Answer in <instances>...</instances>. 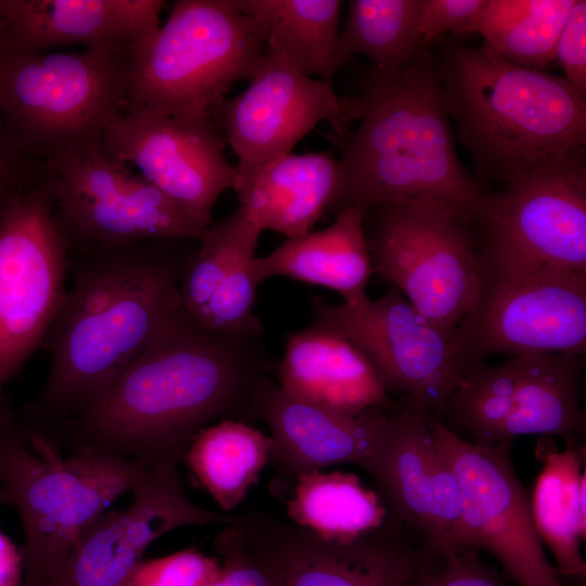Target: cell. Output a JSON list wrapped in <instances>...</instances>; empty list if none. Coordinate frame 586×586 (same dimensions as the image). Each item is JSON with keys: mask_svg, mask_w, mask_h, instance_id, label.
I'll return each mask as SVG.
<instances>
[{"mask_svg": "<svg viewBox=\"0 0 586 586\" xmlns=\"http://www.w3.org/2000/svg\"><path fill=\"white\" fill-rule=\"evenodd\" d=\"M313 322L351 342L366 358L386 393L405 394L441 419L464 374L450 336L421 315L394 286L358 305L310 298Z\"/></svg>", "mask_w": 586, "mask_h": 586, "instance_id": "cell-15", "label": "cell"}, {"mask_svg": "<svg viewBox=\"0 0 586 586\" xmlns=\"http://www.w3.org/2000/svg\"><path fill=\"white\" fill-rule=\"evenodd\" d=\"M354 103L357 128L332 138L340 150V180L328 213L434 198L472 222L485 191L457 156L428 48L395 74L370 66Z\"/></svg>", "mask_w": 586, "mask_h": 586, "instance_id": "cell-3", "label": "cell"}, {"mask_svg": "<svg viewBox=\"0 0 586 586\" xmlns=\"http://www.w3.org/2000/svg\"><path fill=\"white\" fill-rule=\"evenodd\" d=\"M420 565L410 586H508L500 573L487 565L476 548L437 556L423 547Z\"/></svg>", "mask_w": 586, "mask_h": 586, "instance_id": "cell-35", "label": "cell"}, {"mask_svg": "<svg viewBox=\"0 0 586 586\" xmlns=\"http://www.w3.org/2000/svg\"><path fill=\"white\" fill-rule=\"evenodd\" d=\"M262 232L239 209L206 229L181 282L182 305L192 317L204 309L232 267L255 254Z\"/></svg>", "mask_w": 586, "mask_h": 586, "instance_id": "cell-32", "label": "cell"}, {"mask_svg": "<svg viewBox=\"0 0 586 586\" xmlns=\"http://www.w3.org/2000/svg\"><path fill=\"white\" fill-rule=\"evenodd\" d=\"M163 0H8L4 55L124 42L131 49L160 28Z\"/></svg>", "mask_w": 586, "mask_h": 586, "instance_id": "cell-22", "label": "cell"}, {"mask_svg": "<svg viewBox=\"0 0 586 586\" xmlns=\"http://www.w3.org/2000/svg\"><path fill=\"white\" fill-rule=\"evenodd\" d=\"M471 225L488 253L586 276L585 148L485 191Z\"/></svg>", "mask_w": 586, "mask_h": 586, "instance_id": "cell-12", "label": "cell"}, {"mask_svg": "<svg viewBox=\"0 0 586 586\" xmlns=\"http://www.w3.org/2000/svg\"><path fill=\"white\" fill-rule=\"evenodd\" d=\"M286 513L293 524L322 539L347 543L379 526L387 510L355 474L311 471L298 477Z\"/></svg>", "mask_w": 586, "mask_h": 586, "instance_id": "cell-29", "label": "cell"}, {"mask_svg": "<svg viewBox=\"0 0 586 586\" xmlns=\"http://www.w3.org/2000/svg\"><path fill=\"white\" fill-rule=\"evenodd\" d=\"M584 370V355L557 353H526L497 366L477 364L449 397L441 420L480 445L538 434L583 446Z\"/></svg>", "mask_w": 586, "mask_h": 586, "instance_id": "cell-10", "label": "cell"}, {"mask_svg": "<svg viewBox=\"0 0 586 586\" xmlns=\"http://www.w3.org/2000/svg\"><path fill=\"white\" fill-rule=\"evenodd\" d=\"M391 410L374 407L347 413L314 406L290 397L268 377L254 394L250 421L264 422L270 431L273 486L292 492L298 477L311 471L339 463L362 469Z\"/></svg>", "mask_w": 586, "mask_h": 586, "instance_id": "cell-21", "label": "cell"}, {"mask_svg": "<svg viewBox=\"0 0 586 586\" xmlns=\"http://www.w3.org/2000/svg\"><path fill=\"white\" fill-rule=\"evenodd\" d=\"M4 28L5 24L3 18L0 20V65L4 54Z\"/></svg>", "mask_w": 586, "mask_h": 586, "instance_id": "cell-40", "label": "cell"}, {"mask_svg": "<svg viewBox=\"0 0 586 586\" xmlns=\"http://www.w3.org/2000/svg\"><path fill=\"white\" fill-rule=\"evenodd\" d=\"M556 60L565 80L586 98V1L575 0L556 46Z\"/></svg>", "mask_w": 586, "mask_h": 586, "instance_id": "cell-37", "label": "cell"}, {"mask_svg": "<svg viewBox=\"0 0 586 586\" xmlns=\"http://www.w3.org/2000/svg\"><path fill=\"white\" fill-rule=\"evenodd\" d=\"M257 20L265 49L281 55L303 75L331 82L339 66L340 0H231Z\"/></svg>", "mask_w": 586, "mask_h": 586, "instance_id": "cell-26", "label": "cell"}, {"mask_svg": "<svg viewBox=\"0 0 586 586\" xmlns=\"http://www.w3.org/2000/svg\"><path fill=\"white\" fill-rule=\"evenodd\" d=\"M131 493L128 507L103 511L84 530L44 586H119L145 549L166 533L189 525H226L238 518L191 501L174 460L152 468Z\"/></svg>", "mask_w": 586, "mask_h": 586, "instance_id": "cell-20", "label": "cell"}, {"mask_svg": "<svg viewBox=\"0 0 586 586\" xmlns=\"http://www.w3.org/2000/svg\"><path fill=\"white\" fill-rule=\"evenodd\" d=\"M263 334L205 329L183 307L110 387L67 424L88 445L152 469L184 460L221 420L251 424L254 394L275 366Z\"/></svg>", "mask_w": 586, "mask_h": 586, "instance_id": "cell-1", "label": "cell"}, {"mask_svg": "<svg viewBox=\"0 0 586 586\" xmlns=\"http://www.w3.org/2000/svg\"><path fill=\"white\" fill-rule=\"evenodd\" d=\"M8 0H0V20L4 17Z\"/></svg>", "mask_w": 586, "mask_h": 586, "instance_id": "cell-42", "label": "cell"}, {"mask_svg": "<svg viewBox=\"0 0 586 586\" xmlns=\"http://www.w3.org/2000/svg\"><path fill=\"white\" fill-rule=\"evenodd\" d=\"M575 0H487L479 34L507 62L545 71Z\"/></svg>", "mask_w": 586, "mask_h": 586, "instance_id": "cell-31", "label": "cell"}, {"mask_svg": "<svg viewBox=\"0 0 586 586\" xmlns=\"http://www.w3.org/2000/svg\"><path fill=\"white\" fill-rule=\"evenodd\" d=\"M426 410L410 399L393 408L362 469L374 480L390 515L416 530L428 552L450 556L463 549L462 500L456 475L426 421Z\"/></svg>", "mask_w": 586, "mask_h": 586, "instance_id": "cell-18", "label": "cell"}, {"mask_svg": "<svg viewBox=\"0 0 586 586\" xmlns=\"http://www.w3.org/2000/svg\"><path fill=\"white\" fill-rule=\"evenodd\" d=\"M273 370L278 386L300 402L347 413L394 408L360 352L339 333L314 322L288 335Z\"/></svg>", "mask_w": 586, "mask_h": 586, "instance_id": "cell-23", "label": "cell"}, {"mask_svg": "<svg viewBox=\"0 0 586 586\" xmlns=\"http://www.w3.org/2000/svg\"><path fill=\"white\" fill-rule=\"evenodd\" d=\"M30 157L11 137L0 116V218L12 201L37 178Z\"/></svg>", "mask_w": 586, "mask_h": 586, "instance_id": "cell-38", "label": "cell"}, {"mask_svg": "<svg viewBox=\"0 0 586 586\" xmlns=\"http://www.w3.org/2000/svg\"><path fill=\"white\" fill-rule=\"evenodd\" d=\"M199 242L158 238L69 249V284L41 347L49 370L31 411L68 423L97 400L182 306Z\"/></svg>", "mask_w": 586, "mask_h": 586, "instance_id": "cell-2", "label": "cell"}, {"mask_svg": "<svg viewBox=\"0 0 586 586\" xmlns=\"http://www.w3.org/2000/svg\"><path fill=\"white\" fill-rule=\"evenodd\" d=\"M339 180V163L330 152L290 153L238 175V209L262 231L294 238L328 212Z\"/></svg>", "mask_w": 586, "mask_h": 586, "instance_id": "cell-24", "label": "cell"}, {"mask_svg": "<svg viewBox=\"0 0 586 586\" xmlns=\"http://www.w3.org/2000/svg\"><path fill=\"white\" fill-rule=\"evenodd\" d=\"M486 4L487 0H422L418 20L421 47L428 48L446 33H477Z\"/></svg>", "mask_w": 586, "mask_h": 586, "instance_id": "cell-36", "label": "cell"}, {"mask_svg": "<svg viewBox=\"0 0 586 586\" xmlns=\"http://www.w3.org/2000/svg\"><path fill=\"white\" fill-rule=\"evenodd\" d=\"M131 46L4 55L0 116L17 145L46 158L103 138L126 109Z\"/></svg>", "mask_w": 586, "mask_h": 586, "instance_id": "cell-7", "label": "cell"}, {"mask_svg": "<svg viewBox=\"0 0 586 586\" xmlns=\"http://www.w3.org/2000/svg\"><path fill=\"white\" fill-rule=\"evenodd\" d=\"M219 571L208 586H272L269 572L238 518L215 538Z\"/></svg>", "mask_w": 586, "mask_h": 586, "instance_id": "cell-34", "label": "cell"}, {"mask_svg": "<svg viewBox=\"0 0 586 586\" xmlns=\"http://www.w3.org/2000/svg\"><path fill=\"white\" fill-rule=\"evenodd\" d=\"M481 252L477 295L450 336L464 375L492 355H585L586 276Z\"/></svg>", "mask_w": 586, "mask_h": 586, "instance_id": "cell-9", "label": "cell"}, {"mask_svg": "<svg viewBox=\"0 0 586 586\" xmlns=\"http://www.w3.org/2000/svg\"><path fill=\"white\" fill-rule=\"evenodd\" d=\"M106 154L125 165L180 205L203 229L212 211L238 171L226 158L225 142L211 118L181 120L149 111H125L104 131Z\"/></svg>", "mask_w": 586, "mask_h": 586, "instance_id": "cell-19", "label": "cell"}, {"mask_svg": "<svg viewBox=\"0 0 586 586\" xmlns=\"http://www.w3.org/2000/svg\"><path fill=\"white\" fill-rule=\"evenodd\" d=\"M0 505L11 506V498L1 481H0Z\"/></svg>", "mask_w": 586, "mask_h": 586, "instance_id": "cell-41", "label": "cell"}, {"mask_svg": "<svg viewBox=\"0 0 586 586\" xmlns=\"http://www.w3.org/2000/svg\"><path fill=\"white\" fill-rule=\"evenodd\" d=\"M426 421L458 481L462 548L488 551L520 586H561L513 466V441L494 445L466 441L429 409Z\"/></svg>", "mask_w": 586, "mask_h": 586, "instance_id": "cell-14", "label": "cell"}, {"mask_svg": "<svg viewBox=\"0 0 586 586\" xmlns=\"http://www.w3.org/2000/svg\"><path fill=\"white\" fill-rule=\"evenodd\" d=\"M219 559L187 548L164 557L140 559L119 586H208Z\"/></svg>", "mask_w": 586, "mask_h": 586, "instance_id": "cell-33", "label": "cell"}, {"mask_svg": "<svg viewBox=\"0 0 586 586\" xmlns=\"http://www.w3.org/2000/svg\"><path fill=\"white\" fill-rule=\"evenodd\" d=\"M24 556L0 528V586H23Z\"/></svg>", "mask_w": 586, "mask_h": 586, "instance_id": "cell-39", "label": "cell"}, {"mask_svg": "<svg viewBox=\"0 0 586 586\" xmlns=\"http://www.w3.org/2000/svg\"><path fill=\"white\" fill-rule=\"evenodd\" d=\"M434 66L445 111L484 181L500 186L585 148L586 101L563 76L515 66L485 44L450 46Z\"/></svg>", "mask_w": 586, "mask_h": 586, "instance_id": "cell-4", "label": "cell"}, {"mask_svg": "<svg viewBox=\"0 0 586 586\" xmlns=\"http://www.w3.org/2000/svg\"><path fill=\"white\" fill-rule=\"evenodd\" d=\"M151 470L88 445L62 457L40 426L22 432L2 396L0 481L23 525V586H44L84 530Z\"/></svg>", "mask_w": 586, "mask_h": 586, "instance_id": "cell-5", "label": "cell"}, {"mask_svg": "<svg viewBox=\"0 0 586 586\" xmlns=\"http://www.w3.org/2000/svg\"><path fill=\"white\" fill-rule=\"evenodd\" d=\"M372 275L390 282L451 336L482 279V252L471 222L434 198L382 203L365 211Z\"/></svg>", "mask_w": 586, "mask_h": 586, "instance_id": "cell-8", "label": "cell"}, {"mask_svg": "<svg viewBox=\"0 0 586 586\" xmlns=\"http://www.w3.org/2000/svg\"><path fill=\"white\" fill-rule=\"evenodd\" d=\"M271 438L250 423L221 420L192 440L184 462L224 512L247 495L268 464Z\"/></svg>", "mask_w": 586, "mask_h": 586, "instance_id": "cell-28", "label": "cell"}, {"mask_svg": "<svg viewBox=\"0 0 586 586\" xmlns=\"http://www.w3.org/2000/svg\"><path fill=\"white\" fill-rule=\"evenodd\" d=\"M355 112V103L337 95L331 82L303 75L265 49L249 86L215 102L209 118L243 175L292 153L320 122L330 124L332 137L344 136Z\"/></svg>", "mask_w": 586, "mask_h": 586, "instance_id": "cell-16", "label": "cell"}, {"mask_svg": "<svg viewBox=\"0 0 586 586\" xmlns=\"http://www.w3.org/2000/svg\"><path fill=\"white\" fill-rule=\"evenodd\" d=\"M239 521L272 586H410L423 556L388 513L347 543L322 539L258 511L240 514Z\"/></svg>", "mask_w": 586, "mask_h": 586, "instance_id": "cell-17", "label": "cell"}, {"mask_svg": "<svg viewBox=\"0 0 586 586\" xmlns=\"http://www.w3.org/2000/svg\"><path fill=\"white\" fill-rule=\"evenodd\" d=\"M422 0H352L345 26L339 34L336 63L342 67L362 54L371 66L395 74L421 48L418 20Z\"/></svg>", "mask_w": 586, "mask_h": 586, "instance_id": "cell-30", "label": "cell"}, {"mask_svg": "<svg viewBox=\"0 0 586 586\" xmlns=\"http://www.w3.org/2000/svg\"><path fill=\"white\" fill-rule=\"evenodd\" d=\"M364 219L365 211L360 208L342 209L327 228L289 238L269 254L255 256V281L259 285L270 278L285 277L331 289L346 305L367 301L372 269Z\"/></svg>", "mask_w": 586, "mask_h": 586, "instance_id": "cell-25", "label": "cell"}, {"mask_svg": "<svg viewBox=\"0 0 586 586\" xmlns=\"http://www.w3.org/2000/svg\"><path fill=\"white\" fill-rule=\"evenodd\" d=\"M265 51L262 24L231 0H178L163 26L131 50L126 109L181 120L209 109L250 79Z\"/></svg>", "mask_w": 586, "mask_h": 586, "instance_id": "cell-6", "label": "cell"}, {"mask_svg": "<svg viewBox=\"0 0 586 586\" xmlns=\"http://www.w3.org/2000/svg\"><path fill=\"white\" fill-rule=\"evenodd\" d=\"M584 461V445L548 453L531 497L536 533L555 557L559 576L586 575L581 551L586 536Z\"/></svg>", "mask_w": 586, "mask_h": 586, "instance_id": "cell-27", "label": "cell"}, {"mask_svg": "<svg viewBox=\"0 0 586 586\" xmlns=\"http://www.w3.org/2000/svg\"><path fill=\"white\" fill-rule=\"evenodd\" d=\"M54 215L69 249L173 238L200 242L206 231L176 202L111 158L101 144L66 153L52 184Z\"/></svg>", "mask_w": 586, "mask_h": 586, "instance_id": "cell-13", "label": "cell"}, {"mask_svg": "<svg viewBox=\"0 0 586 586\" xmlns=\"http://www.w3.org/2000/svg\"><path fill=\"white\" fill-rule=\"evenodd\" d=\"M69 246L42 174L0 218V398L41 347L63 301Z\"/></svg>", "mask_w": 586, "mask_h": 586, "instance_id": "cell-11", "label": "cell"}]
</instances>
